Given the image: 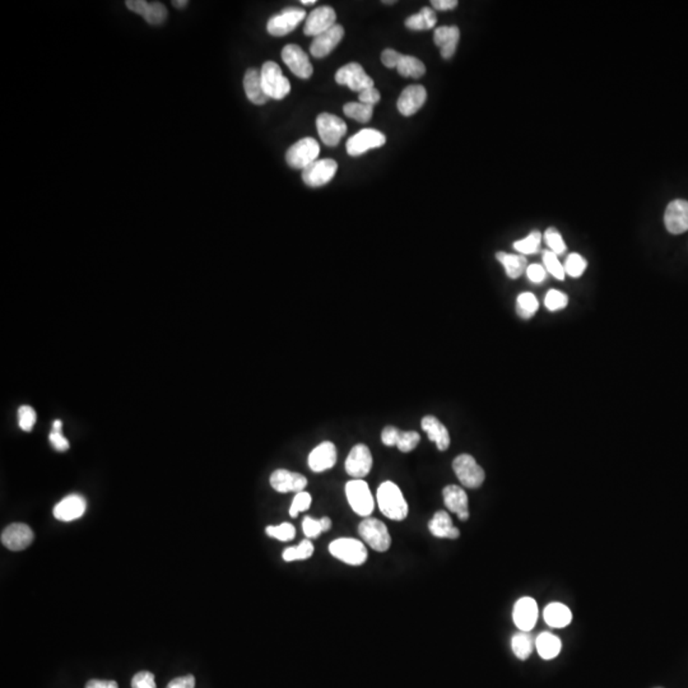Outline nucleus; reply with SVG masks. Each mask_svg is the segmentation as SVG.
<instances>
[{
  "label": "nucleus",
  "instance_id": "nucleus-1",
  "mask_svg": "<svg viewBox=\"0 0 688 688\" xmlns=\"http://www.w3.org/2000/svg\"><path fill=\"white\" fill-rule=\"evenodd\" d=\"M378 508L391 520L402 521L408 515V503L397 484L391 481L378 486Z\"/></svg>",
  "mask_w": 688,
  "mask_h": 688
},
{
  "label": "nucleus",
  "instance_id": "nucleus-2",
  "mask_svg": "<svg viewBox=\"0 0 688 688\" xmlns=\"http://www.w3.org/2000/svg\"><path fill=\"white\" fill-rule=\"evenodd\" d=\"M261 84L268 99H283L291 92V83L285 78L277 62H267L261 70Z\"/></svg>",
  "mask_w": 688,
  "mask_h": 688
},
{
  "label": "nucleus",
  "instance_id": "nucleus-3",
  "mask_svg": "<svg viewBox=\"0 0 688 688\" xmlns=\"http://www.w3.org/2000/svg\"><path fill=\"white\" fill-rule=\"evenodd\" d=\"M319 153L320 146L314 138H302L288 148L285 153V161L290 168L304 171L305 168L317 161Z\"/></svg>",
  "mask_w": 688,
  "mask_h": 688
},
{
  "label": "nucleus",
  "instance_id": "nucleus-4",
  "mask_svg": "<svg viewBox=\"0 0 688 688\" xmlns=\"http://www.w3.org/2000/svg\"><path fill=\"white\" fill-rule=\"evenodd\" d=\"M332 556L344 564L360 566L366 562L367 550L360 540L354 538H338L329 545Z\"/></svg>",
  "mask_w": 688,
  "mask_h": 688
},
{
  "label": "nucleus",
  "instance_id": "nucleus-5",
  "mask_svg": "<svg viewBox=\"0 0 688 688\" xmlns=\"http://www.w3.org/2000/svg\"><path fill=\"white\" fill-rule=\"evenodd\" d=\"M346 496L348 503L354 513L360 516H370L375 508L368 484L364 479H352L346 484Z\"/></svg>",
  "mask_w": 688,
  "mask_h": 688
},
{
  "label": "nucleus",
  "instance_id": "nucleus-6",
  "mask_svg": "<svg viewBox=\"0 0 688 688\" xmlns=\"http://www.w3.org/2000/svg\"><path fill=\"white\" fill-rule=\"evenodd\" d=\"M361 538L376 552H386L391 546V537L383 521L367 518L359 525Z\"/></svg>",
  "mask_w": 688,
  "mask_h": 688
},
{
  "label": "nucleus",
  "instance_id": "nucleus-7",
  "mask_svg": "<svg viewBox=\"0 0 688 688\" xmlns=\"http://www.w3.org/2000/svg\"><path fill=\"white\" fill-rule=\"evenodd\" d=\"M306 18V12L302 8L298 6H288L283 9L282 12L277 13L271 17L268 21L267 30L272 36L282 38L288 35L290 32L296 30L304 19Z\"/></svg>",
  "mask_w": 688,
  "mask_h": 688
},
{
  "label": "nucleus",
  "instance_id": "nucleus-8",
  "mask_svg": "<svg viewBox=\"0 0 688 688\" xmlns=\"http://www.w3.org/2000/svg\"><path fill=\"white\" fill-rule=\"evenodd\" d=\"M453 469L460 484L468 488H478L484 482V471L469 454H462L454 459Z\"/></svg>",
  "mask_w": 688,
  "mask_h": 688
},
{
  "label": "nucleus",
  "instance_id": "nucleus-9",
  "mask_svg": "<svg viewBox=\"0 0 688 688\" xmlns=\"http://www.w3.org/2000/svg\"><path fill=\"white\" fill-rule=\"evenodd\" d=\"M335 82L341 86H347L354 92H362L367 88L373 87V80L367 75L359 62H349L335 73Z\"/></svg>",
  "mask_w": 688,
  "mask_h": 688
},
{
  "label": "nucleus",
  "instance_id": "nucleus-10",
  "mask_svg": "<svg viewBox=\"0 0 688 688\" xmlns=\"http://www.w3.org/2000/svg\"><path fill=\"white\" fill-rule=\"evenodd\" d=\"M317 128L322 143L328 147H335L347 133V124L341 118L322 112L317 119Z\"/></svg>",
  "mask_w": 688,
  "mask_h": 688
},
{
  "label": "nucleus",
  "instance_id": "nucleus-11",
  "mask_svg": "<svg viewBox=\"0 0 688 688\" xmlns=\"http://www.w3.org/2000/svg\"><path fill=\"white\" fill-rule=\"evenodd\" d=\"M338 170V163L332 158L317 160L302 171V180L311 187H319L332 181Z\"/></svg>",
  "mask_w": 688,
  "mask_h": 688
},
{
  "label": "nucleus",
  "instance_id": "nucleus-12",
  "mask_svg": "<svg viewBox=\"0 0 688 688\" xmlns=\"http://www.w3.org/2000/svg\"><path fill=\"white\" fill-rule=\"evenodd\" d=\"M282 59L292 73L301 80H307L314 73L309 56L298 45L285 46V49L282 50Z\"/></svg>",
  "mask_w": 688,
  "mask_h": 688
},
{
  "label": "nucleus",
  "instance_id": "nucleus-13",
  "mask_svg": "<svg viewBox=\"0 0 688 688\" xmlns=\"http://www.w3.org/2000/svg\"><path fill=\"white\" fill-rule=\"evenodd\" d=\"M386 143V137L381 131L375 129H364L349 138L347 142V153L352 157L364 155L370 149L378 148Z\"/></svg>",
  "mask_w": 688,
  "mask_h": 688
},
{
  "label": "nucleus",
  "instance_id": "nucleus-14",
  "mask_svg": "<svg viewBox=\"0 0 688 688\" xmlns=\"http://www.w3.org/2000/svg\"><path fill=\"white\" fill-rule=\"evenodd\" d=\"M372 468V455L370 449L359 444L351 449L346 460V471L348 476L354 479H362L366 477Z\"/></svg>",
  "mask_w": 688,
  "mask_h": 688
},
{
  "label": "nucleus",
  "instance_id": "nucleus-15",
  "mask_svg": "<svg viewBox=\"0 0 688 688\" xmlns=\"http://www.w3.org/2000/svg\"><path fill=\"white\" fill-rule=\"evenodd\" d=\"M335 21L337 14L332 6H319L307 16L305 23V35L317 38L322 32L328 31L333 26L337 25Z\"/></svg>",
  "mask_w": 688,
  "mask_h": 688
},
{
  "label": "nucleus",
  "instance_id": "nucleus-16",
  "mask_svg": "<svg viewBox=\"0 0 688 688\" xmlns=\"http://www.w3.org/2000/svg\"><path fill=\"white\" fill-rule=\"evenodd\" d=\"M664 224L673 235H679L688 231L687 200L676 199L670 202L664 214Z\"/></svg>",
  "mask_w": 688,
  "mask_h": 688
},
{
  "label": "nucleus",
  "instance_id": "nucleus-17",
  "mask_svg": "<svg viewBox=\"0 0 688 688\" xmlns=\"http://www.w3.org/2000/svg\"><path fill=\"white\" fill-rule=\"evenodd\" d=\"M31 528L23 523H14L1 532V543L11 551H22L33 542Z\"/></svg>",
  "mask_w": 688,
  "mask_h": 688
},
{
  "label": "nucleus",
  "instance_id": "nucleus-18",
  "mask_svg": "<svg viewBox=\"0 0 688 688\" xmlns=\"http://www.w3.org/2000/svg\"><path fill=\"white\" fill-rule=\"evenodd\" d=\"M513 620L515 626L518 627L520 631L529 633L533 630V627L538 620V606L537 601L533 598L524 596L515 603L514 611H513Z\"/></svg>",
  "mask_w": 688,
  "mask_h": 688
},
{
  "label": "nucleus",
  "instance_id": "nucleus-19",
  "mask_svg": "<svg viewBox=\"0 0 688 688\" xmlns=\"http://www.w3.org/2000/svg\"><path fill=\"white\" fill-rule=\"evenodd\" d=\"M271 486L280 493H288V492L298 493L306 488L307 479L300 473L287 471V469H277L271 476Z\"/></svg>",
  "mask_w": 688,
  "mask_h": 688
},
{
  "label": "nucleus",
  "instance_id": "nucleus-20",
  "mask_svg": "<svg viewBox=\"0 0 688 688\" xmlns=\"http://www.w3.org/2000/svg\"><path fill=\"white\" fill-rule=\"evenodd\" d=\"M427 91L421 84H412L403 89L398 99V110L403 116H412L425 105Z\"/></svg>",
  "mask_w": 688,
  "mask_h": 688
},
{
  "label": "nucleus",
  "instance_id": "nucleus-21",
  "mask_svg": "<svg viewBox=\"0 0 688 688\" xmlns=\"http://www.w3.org/2000/svg\"><path fill=\"white\" fill-rule=\"evenodd\" d=\"M344 36V28L341 25H334L328 31L322 32L314 38L310 45V53L317 59L328 56L339 44Z\"/></svg>",
  "mask_w": 688,
  "mask_h": 688
},
{
  "label": "nucleus",
  "instance_id": "nucleus-22",
  "mask_svg": "<svg viewBox=\"0 0 688 688\" xmlns=\"http://www.w3.org/2000/svg\"><path fill=\"white\" fill-rule=\"evenodd\" d=\"M128 9L142 16L149 25H161L168 18V9L158 1H144V0H129L126 1Z\"/></svg>",
  "mask_w": 688,
  "mask_h": 688
},
{
  "label": "nucleus",
  "instance_id": "nucleus-23",
  "mask_svg": "<svg viewBox=\"0 0 688 688\" xmlns=\"http://www.w3.org/2000/svg\"><path fill=\"white\" fill-rule=\"evenodd\" d=\"M86 508L87 503L84 497L81 495H69L64 497L60 503H56L54 516L60 521L77 520L86 513Z\"/></svg>",
  "mask_w": 688,
  "mask_h": 688
},
{
  "label": "nucleus",
  "instance_id": "nucleus-24",
  "mask_svg": "<svg viewBox=\"0 0 688 688\" xmlns=\"http://www.w3.org/2000/svg\"><path fill=\"white\" fill-rule=\"evenodd\" d=\"M309 466L315 473L328 471L337 463V449L333 442H322L319 444L309 455Z\"/></svg>",
  "mask_w": 688,
  "mask_h": 688
},
{
  "label": "nucleus",
  "instance_id": "nucleus-25",
  "mask_svg": "<svg viewBox=\"0 0 688 688\" xmlns=\"http://www.w3.org/2000/svg\"><path fill=\"white\" fill-rule=\"evenodd\" d=\"M444 496V503L452 513L458 515L459 519L462 521L469 519V510H468V496L465 491L459 486H447L442 491Z\"/></svg>",
  "mask_w": 688,
  "mask_h": 688
},
{
  "label": "nucleus",
  "instance_id": "nucleus-26",
  "mask_svg": "<svg viewBox=\"0 0 688 688\" xmlns=\"http://www.w3.org/2000/svg\"><path fill=\"white\" fill-rule=\"evenodd\" d=\"M460 31L457 26H442L435 30L434 43L440 48L441 56L450 59L457 51Z\"/></svg>",
  "mask_w": 688,
  "mask_h": 688
},
{
  "label": "nucleus",
  "instance_id": "nucleus-27",
  "mask_svg": "<svg viewBox=\"0 0 688 688\" xmlns=\"http://www.w3.org/2000/svg\"><path fill=\"white\" fill-rule=\"evenodd\" d=\"M422 430L427 432L428 439L436 444L440 452H445L450 447V435L445 425H442L434 415H426L421 421Z\"/></svg>",
  "mask_w": 688,
  "mask_h": 688
},
{
  "label": "nucleus",
  "instance_id": "nucleus-28",
  "mask_svg": "<svg viewBox=\"0 0 688 688\" xmlns=\"http://www.w3.org/2000/svg\"><path fill=\"white\" fill-rule=\"evenodd\" d=\"M428 530L436 538L457 540L460 535L458 528L453 525L450 515L447 511H437L428 523Z\"/></svg>",
  "mask_w": 688,
  "mask_h": 688
},
{
  "label": "nucleus",
  "instance_id": "nucleus-29",
  "mask_svg": "<svg viewBox=\"0 0 688 688\" xmlns=\"http://www.w3.org/2000/svg\"><path fill=\"white\" fill-rule=\"evenodd\" d=\"M244 89L249 101H251L255 105H264L269 99L263 89L261 72L256 69L250 68L246 70L244 77Z\"/></svg>",
  "mask_w": 688,
  "mask_h": 688
},
{
  "label": "nucleus",
  "instance_id": "nucleus-30",
  "mask_svg": "<svg viewBox=\"0 0 688 688\" xmlns=\"http://www.w3.org/2000/svg\"><path fill=\"white\" fill-rule=\"evenodd\" d=\"M543 617H545L547 625L553 627V628H562V627L569 626L571 621H572L570 608L566 607L564 604L557 603V601L551 603L545 608Z\"/></svg>",
  "mask_w": 688,
  "mask_h": 688
},
{
  "label": "nucleus",
  "instance_id": "nucleus-31",
  "mask_svg": "<svg viewBox=\"0 0 688 688\" xmlns=\"http://www.w3.org/2000/svg\"><path fill=\"white\" fill-rule=\"evenodd\" d=\"M496 258L505 268V272L508 278H519L521 274L527 272V259L523 255L508 254L503 251H498Z\"/></svg>",
  "mask_w": 688,
  "mask_h": 688
},
{
  "label": "nucleus",
  "instance_id": "nucleus-32",
  "mask_svg": "<svg viewBox=\"0 0 688 688\" xmlns=\"http://www.w3.org/2000/svg\"><path fill=\"white\" fill-rule=\"evenodd\" d=\"M535 646L540 657H543L545 660H551L559 654L562 649V643L553 633H542L535 640Z\"/></svg>",
  "mask_w": 688,
  "mask_h": 688
},
{
  "label": "nucleus",
  "instance_id": "nucleus-33",
  "mask_svg": "<svg viewBox=\"0 0 688 688\" xmlns=\"http://www.w3.org/2000/svg\"><path fill=\"white\" fill-rule=\"evenodd\" d=\"M437 23V17L434 11L428 6L422 8L421 12L410 16L405 19V27L413 30V31H423V30H431Z\"/></svg>",
  "mask_w": 688,
  "mask_h": 688
},
{
  "label": "nucleus",
  "instance_id": "nucleus-34",
  "mask_svg": "<svg viewBox=\"0 0 688 688\" xmlns=\"http://www.w3.org/2000/svg\"><path fill=\"white\" fill-rule=\"evenodd\" d=\"M534 641L532 635L529 633H515L511 639V649L515 654V657L520 660H527L528 657L533 652Z\"/></svg>",
  "mask_w": 688,
  "mask_h": 688
},
{
  "label": "nucleus",
  "instance_id": "nucleus-35",
  "mask_svg": "<svg viewBox=\"0 0 688 688\" xmlns=\"http://www.w3.org/2000/svg\"><path fill=\"white\" fill-rule=\"evenodd\" d=\"M398 73L405 78H421L426 73L425 64L415 56L403 55L397 67Z\"/></svg>",
  "mask_w": 688,
  "mask_h": 688
},
{
  "label": "nucleus",
  "instance_id": "nucleus-36",
  "mask_svg": "<svg viewBox=\"0 0 688 688\" xmlns=\"http://www.w3.org/2000/svg\"><path fill=\"white\" fill-rule=\"evenodd\" d=\"M538 307H540V302L533 293H530V292H523L516 298V311H518V315L521 319L528 320V319L533 317L538 310Z\"/></svg>",
  "mask_w": 688,
  "mask_h": 688
},
{
  "label": "nucleus",
  "instance_id": "nucleus-37",
  "mask_svg": "<svg viewBox=\"0 0 688 688\" xmlns=\"http://www.w3.org/2000/svg\"><path fill=\"white\" fill-rule=\"evenodd\" d=\"M343 111L348 118L354 119L359 123H368L373 114V106L365 105L361 102H349L343 107Z\"/></svg>",
  "mask_w": 688,
  "mask_h": 688
},
{
  "label": "nucleus",
  "instance_id": "nucleus-38",
  "mask_svg": "<svg viewBox=\"0 0 688 688\" xmlns=\"http://www.w3.org/2000/svg\"><path fill=\"white\" fill-rule=\"evenodd\" d=\"M540 242H542V235L540 231H532L527 237L518 240L514 242V249L519 251L520 254L532 255L537 254L540 251Z\"/></svg>",
  "mask_w": 688,
  "mask_h": 688
},
{
  "label": "nucleus",
  "instance_id": "nucleus-39",
  "mask_svg": "<svg viewBox=\"0 0 688 688\" xmlns=\"http://www.w3.org/2000/svg\"><path fill=\"white\" fill-rule=\"evenodd\" d=\"M312 555H314V545L311 543L310 540H305L297 546L285 548V551L283 552V559L285 562L301 561V559L310 558Z\"/></svg>",
  "mask_w": 688,
  "mask_h": 688
},
{
  "label": "nucleus",
  "instance_id": "nucleus-40",
  "mask_svg": "<svg viewBox=\"0 0 688 688\" xmlns=\"http://www.w3.org/2000/svg\"><path fill=\"white\" fill-rule=\"evenodd\" d=\"M586 266H588V263L581 255L572 253L567 256V259L564 261V273L569 274L572 278H579V277L583 275L585 269H586Z\"/></svg>",
  "mask_w": 688,
  "mask_h": 688
},
{
  "label": "nucleus",
  "instance_id": "nucleus-41",
  "mask_svg": "<svg viewBox=\"0 0 688 688\" xmlns=\"http://www.w3.org/2000/svg\"><path fill=\"white\" fill-rule=\"evenodd\" d=\"M543 264L548 273L552 274L558 280H564L566 275L564 266L558 261L557 255L552 253L551 250H547L543 253Z\"/></svg>",
  "mask_w": 688,
  "mask_h": 688
},
{
  "label": "nucleus",
  "instance_id": "nucleus-42",
  "mask_svg": "<svg viewBox=\"0 0 688 688\" xmlns=\"http://www.w3.org/2000/svg\"><path fill=\"white\" fill-rule=\"evenodd\" d=\"M266 533L269 537L280 540V542H288V540H292L295 538L296 529L290 523H282L279 525H269L266 529Z\"/></svg>",
  "mask_w": 688,
  "mask_h": 688
},
{
  "label": "nucleus",
  "instance_id": "nucleus-43",
  "mask_svg": "<svg viewBox=\"0 0 688 688\" xmlns=\"http://www.w3.org/2000/svg\"><path fill=\"white\" fill-rule=\"evenodd\" d=\"M545 241H546L547 246L551 249L552 253H555L557 256L564 254L566 251L564 237L555 227L547 229L546 232H545Z\"/></svg>",
  "mask_w": 688,
  "mask_h": 688
},
{
  "label": "nucleus",
  "instance_id": "nucleus-44",
  "mask_svg": "<svg viewBox=\"0 0 688 688\" xmlns=\"http://www.w3.org/2000/svg\"><path fill=\"white\" fill-rule=\"evenodd\" d=\"M421 436L415 431H402L398 439L397 447L402 453H410L420 444Z\"/></svg>",
  "mask_w": 688,
  "mask_h": 688
},
{
  "label": "nucleus",
  "instance_id": "nucleus-45",
  "mask_svg": "<svg viewBox=\"0 0 688 688\" xmlns=\"http://www.w3.org/2000/svg\"><path fill=\"white\" fill-rule=\"evenodd\" d=\"M567 304H569V297L564 292L557 291V290L548 291L545 298V305L550 311L562 310Z\"/></svg>",
  "mask_w": 688,
  "mask_h": 688
},
{
  "label": "nucleus",
  "instance_id": "nucleus-46",
  "mask_svg": "<svg viewBox=\"0 0 688 688\" xmlns=\"http://www.w3.org/2000/svg\"><path fill=\"white\" fill-rule=\"evenodd\" d=\"M38 420V415L35 410L30 405H22L18 410V423L19 427L22 428L26 432L32 431Z\"/></svg>",
  "mask_w": 688,
  "mask_h": 688
},
{
  "label": "nucleus",
  "instance_id": "nucleus-47",
  "mask_svg": "<svg viewBox=\"0 0 688 688\" xmlns=\"http://www.w3.org/2000/svg\"><path fill=\"white\" fill-rule=\"evenodd\" d=\"M311 501H312V498H311V495L309 492H305V491L298 492V493H296L295 498H293V501H292L291 508H290V515H291L292 518H296L300 513L306 511L307 508H310Z\"/></svg>",
  "mask_w": 688,
  "mask_h": 688
},
{
  "label": "nucleus",
  "instance_id": "nucleus-48",
  "mask_svg": "<svg viewBox=\"0 0 688 688\" xmlns=\"http://www.w3.org/2000/svg\"><path fill=\"white\" fill-rule=\"evenodd\" d=\"M302 530L306 538L309 540L317 538L320 534L324 533L320 519H312L310 516H306L302 521Z\"/></svg>",
  "mask_w": 688,
  "mask_h": 688
},
{
  "label": "nucleus",
  "instance_id": "nucleus-49",
  "mask_svg": "<svg viewBox=\"0 0 688 688\" xmlns=\"http://www.w3.org/2000/svg\"><path fill=\"white\" fill-rule=\"evenodd\" d=\"M131 688H157L155 675L151 672H139L131 678Z\"/></svg>",
  "mask_w": 688,
  "mask_h": 688
},
{
  "label": "nucleus",
  "instance_id": "nucleus-50",
  "mask_svg": "<svg viewBox=\"0 0 688 688\" xmlns=\"http://www.w3.org/2000/svg\"><path fill=\"white\" fill-rule=\"evenodd\" d=\"M402 58H403V54L398 53L397 50L385 49L381 54V62L384 64L386 68L394 69L397 68L398 64L402 60Z\"/></svg>",
  "mask_w": 688,
  "mask_h": 688
},
{
  "label": "nucleus",
  "instance_id": "nucleus-51",
  "mask_svg": "<svg viewBox=\"0 0 688 688\" xmlns=\"http://www.w3.org/2000/svg\"><path fill=\"white\" fill-rule=\"evenodd\" d=\"M400 430H398L394 426H388L381 432V441L386 447H397L398 439L400 435Z\"/></svg>",
  "mask_w": 688,
  "mask_h": 688
},
{
  "label": "nucleus",
  "instance_id": "nucleus-52",
  "mask_svg": "<svg viewBox=\"0 0 688 688\" xmlns=\"http://www.w3.org/2000/svg\"><path fill=\"white\" fill-rule=\"evenodd\" d=\"M527 275L533 283H542L547 277L546 268L540 264H532L527 268Z\"/></svg>",
  "mask_w": 688,
  "mask_h": 688
},
{
  "label": "nucleus",
  "instance_id": "nucleus-53",
  "mask_svg": "<svg viewBox=\"0 0 688 688\" xmlns=\"http://www.w3.org/2000/svg\"><path fill=\"white\" fill-rule=\"evenodd\" d=\"M359 99H360L361 104H365V105H376L380 101V92L375 87L367 88L365 91L360 92Z\"/></svg>",
  "mask_w": 688,
  "mask_h": 688
},
{
  "label": "nucleus",
  "instance_id": "nucleus-54",
  "mask_svg": "<svg viewBox=\"0 0 688 688\" xmlns=\"http://www.w3.org/2000/svg\"><path fill=\"white\" fill-rule=\"evenodd\" d=\"M50 442L53 444V447L58 452H67L69 449V441L62 436V432H56V431H51L50 434Z\"/></svg>",
  "mask_w": 688,
  "mask_h": 688
},
{
  "label": "nucleus",
  "instance_id": "nucleus-55",
  "mask_svg": "<svg viewBox=\"0 0 688 688\" xmlns=\"http://www.w3.org/2000/svg\"><path fill=\"white\" fill-rule=\"evenodd\" d=\"M195 687V677L192 675L178 677L168 683L166 688H194Z\"/></svg>",
  "mask_w": 688,
  "mask_h": 688
},
{
  "label": "nucleus",
  "instance_id": "nucleus-56",
  "mask_svg": "<svg viewBox=\"0 0 688 688\" xmlns=\"http://www.w3.org/2000/svg\"><path fill=\"white\" fill-rule=\"evenodd\" d=\"M431 6L437 11H450L458 6L457 0H432Z\"/></svg>",
  "mask_w": 688,
  "mask_h": 688
},
{
  "label": "nucleus",
  "instance_id": "nucleus-57",
  "mask_svg": "<svg viewBox=\"0 0 688 688\" xmlns=\"http://www.w3.org/2000/svg\"><path fill=\"white\" fill-rule=\"evenodd\" d=\"M84 688H119L118 682L115 681H101V679H91L86 683Z\"/></svg>",
  "mask_w": 688,
  "mask_h": 688
},
{
  "label": "nucleus",
  "instance_id": "nucleus-58",
  "mask_svg": "<svg viewBox=\"0 0 688 688\" xmlns=\"http://www.w3.org/2000/svg\"><path fill=\"white\" fill-rule=\"evenodd\" d=\"M320 521H322V530L324 532H328L330 527H332V520L329 518H322Z\"/></svg>",
  "mask_w": 688,
  "mask_h": 688
},
{
  "label": "nucleus",
  "instance_id": "nucleus-59",
  "mask_svg": "<svg viewBox=\"0 0 688 688\" xmlns=\"http://www.w3.org/2000/svg\"><path fill=\"white\" fill-rule=\"evenodd\" d=\"M62 423L60 420H56L53 423V431H56V432H62Z\"/></svg>",
  "mask_w": 688,
  "mask_h": 688
},
{
  "label": "nucleus",
  "instance_id": "nucleus-60",
  "mask_svg": "<svg viewBox=\"0 0 688 688\" xmlns=\"http://www.w3.org/2000/svg\"><path fill=\"white\" fill-rule=\"evenodd\" d=\"M173 6H174L175 8H184V6H187V1H186V0H180V1L174 0V1H173Z\"/></svg>",
  "mask_w": 688,
  "mask_h": 688
},
{
  "label": "nucleus",
  "instance_id": "nucleus-61",
  "mask_svg": "<svg viewBox=\"0 0 688 688\" xmlns=\"http://www.w3.org/2000/svg\"><path fill=\"white\" fill-rule=\"evenodd\" d=\"M315 3H317L315 0H302V1H301V4H304V6H312V4H315Z\"/></svg>",
  "mask_w": 688,
  "mask_h": 688
}]
</instances>
